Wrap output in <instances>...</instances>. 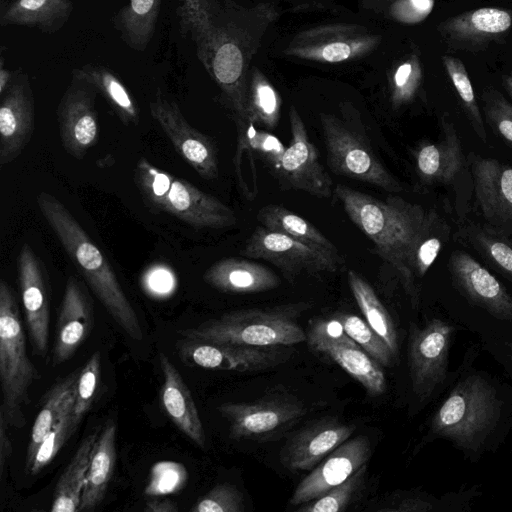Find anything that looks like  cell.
<instances>
[{"mask_svg":"<svg viewBox=\"0 0 512 512\" xmlns=\"http://www.w3.org/2000/svg\"><path fill=\"white\" fill-rule=\"evenodd\" d=\"M334 195L351 221L374 243L378 255L399 274L414 308L420 302L415 283L414 256L433 219L421 205L389 195L384 201L343 184Z\"/></svg>","mask_w":512,"mask_h":512,"instance_id":"6da1fadb","label":"cell"},{"mask_svg":"<svg viewBox=\"0 0 512 512\" xmlns=\"http://www.w3.org/2000/svg\"><path fill=\"white\" fill-rule=\"evenodd\" d=\"M36 204L66 254L113 320L130 338L142 340L139 318L98 245L56 196L42 191L36 196Z\"/></svg>","mask_w":512,"mask_h":512,"instance_id":"7a4b0ae2","label":"cell"},{"mask_svg":"<svg viewBox=\"0 0 512 512\" xmlns=\"http://www.w3.org/2000/svg\"><path fill=\"white\" fill-rule=\"evenodd\" d=\"M502 408L496 387L481 374L471 373L457 382L435 411L426 439H445L467 456L480 455Z\"/></svg>","mask_w":512,"mask_h":512,"instance_id":"3957f363","label":"cell"},{"mask_svg":"<svg viewBox=\"0 0 512 512\" xmlns=\"http://www.w3.org/2000/svg\"><path fill=\"white\" fill-rule=\"evenodd\" d=\"M310 307L309 302H296L271 308L240 309L179 333L183 338L217 343L255 347L293 346L306 340L297 319Z\"/></svg>","mask_w":512,"mask_h":512,"instance_id":"277c9868","label":"cell"},{"mask_svg":"<svg viewBox=\"0 0 512 512\" xmlns=\"http://www.w3.org/2000/svg\"><path fill=\"white\" fill-rule=\"evenodd\" d=\"M134 181L144 202L196 228L222 229L237 223L235 212L211 194L141 157Z\"/></svg>","mask_w":512,"mask_h":512,"instance_id":"5b68a950","label":"cell"},{"mask_svg":"<svg viewBox=\"0 0 512 512\" xmlns=\"http://www.w3.org/2000/svg\"><path fill=\"white\" fill-rule=\"evenodd\" d=\"M38 378L37 370L27 355L26 336L16 295L11 286L0 281V379L3 402L0 412L8 426L25 425L23 405Z\"/></svg>","mask_w":512,"mask_h":512,"instance_id":"8992f818","label":"cell"},{"mask_svg":"<svg viewBox=\"0 0 512 512\" xmlns=\"http://www.w3.org/2000/svg\"><path fill=\"white\" fill-rule=\"evenodd\" d=\"M217 410L229 424L231 439L256 442L277 439L307 412L304 403L286 391L272 392L251 402L224 403Z\"/></svg>","mask_w":512,"mask_h":512,"instance_id":"52a82bcc","label":"cell"},{"mask_svg":"<svg viewBox=\"0 0 512 512\" xmlns=\"http://www.w3.org/2000/svg\"><path fill=\"white\" fill-rule=\"evenodd\" d=\"M320 124L327 163L333 173L388 192L398 193L403 190L398 180L385 168L367 141L358 133L329 114L320 115Z\"/></svg>","mask_w":512,"mask_h":512,"instance_id":"ba28073f","label":"cell"},{"mask_svg":"<svg viewBox=\"0 0 512 512\" xmlns=\"http://www.w3.org/2000/svg\"><path fill=\"white\" fill-rule=\"evenodd\" d=\"M456 327L433 318L422 327L411 323L408 365L412 392L420 401L428 400L447 377L449 353Z\"/></svg>","mask_w":512,"mask_h":512,"instance_id":"9c48e42d","label":"cell"},{"mask_svg":"<svg viewBox=\"0 0 512 512\" xmlns=\"http://www.w3.org/2000/svg\"><path fill=\"white\" fill-rule=\"evenodd\" d=\"M306 341L311 350L339 365L370 396H380L386 391L387 382L382 366L346 334L334 317L331 320H313Z\"/></svg>","mask_w":512,"mask_h":512,"instance_id":"30bf717a","label":"cell"},{"mask_svg":"<svg viewBox=\"0 0 512 512\" xmlns=\"http://www.w3.org/2000/svg\"><path fill=\"white\" fill-rule=\"evenodd\" d=\"M177 351L188 365L209 370L257 372L287 362L294 354L289 346L255 347L184 338Z\"/></svg>","mask_w":512,"mask_h":512,"instance_id":"8fae6325","label":"cell"},{"mask_svg":"<svg viewBox=\"0 0 512 512\" xmlns=\"http://www.w3.org/2000/svg\"><path fill=\"white\" fill-rule=\"evenodd\" d=\"M151 117L159 124L179 155L205 180L219 176L217 149L210 137L195 129L176 101L159 88L149 101Z\"/></svg>","mask_w":512,"mask_h":512,"instance_id":"7c38bea8","label":"cell"},{"mask_svg":"<svg viewBox=\"0 0 512 512\" xmlns=\"http://www.w3.org/2000/svg\"><path fill=\"white\" fill-rule=\"evenodd\" d=\"M242 255L272 263L291 280L298 274L335 272L342 261L284 233L258 226L250 235Z\"/></svg>","mask_w":512,"mask_h":512,"instance_id":"4fadbf2b","label":"cell"},{"mask_svg":"<svg viewBox=\"0 0 512 512\" xmlns=\"http://www.w3.org/2000/svg\"><path fill=\"white\" fill-rule=\"evenodd\" d=\"M95 88L72 77L57 107L59 135L64 150L82 160L99 137Z\"/></svg>","mask_w":512,"mask_h":512,"instance_id":"5bb4252c","label":"cell"},{"mask_svg":"<svg viewBox=\"0 0 512 512\" xmlns=\"http://www.w3.org/2000/svg\"><path fill=\"white\" fill-rule=\"evenodd\" d=\"M291 140L283 154L280 174L293 189L328 198L334 194L333 182L319 161L305 124L294 107L289 110Z\"/></svg>","mask_w":512,"mask_h":512,"instance_id":"9a60e30c","label":"cell"},{"mask_svg":"<svg viewBox=\"0 0 512 512\" xmlns=\"http://www.w3.org/2000/svg\"><path fill=\"white\" fill-rule=\"evenodd\" d=\"M18 279L26 324L33 348L45 356L48 348L50 323V285L42 261L25 243L17 257Z\"/></svg>","mask_w":512,"mask_h":512,"instance_id":"2e32d148","label":"cell"},{"mask_svg":"<svg viewBox=\"0 0 512 512\" xmlns=\"http://www.w3.org/2000/svg\"><path fill=\"white\" fill-rule=\"evenodd\" d=\"M448 269L456 289L467 301L498 320H512V296L506 287L468 253L457 250Z\"/></svg>","mask_w":512,"mask_h":512,"instance_id":"e0dca14e","label":"cell"},{"mask_svg":"<svg viewBox=\"0 0 512 512\" xmlns=\"http://www.w3.org/2000/svg\"><path fill=\"white\" fill-rule=\"evenodd\" d=\"M372 454L368 437L349 438L326 456L297 485L289 505L293 507L311 501L339 485L361 466L367 464Z\"/></svg>","mask_w":512,"mask_h":512,"instance_id":"ac0fdd59","label":"cell"},{"mask_svg":"<svg viewBox=\"0 0 512 512\" xmlns=\"http://www.w3.org/2000/svg\"><path fill=\"white\" fill-rule=\"evenodd\" d=\"M355 428L332 417L314 420L287 439L279 453L280 462L292 472L312 470L349 439Z\"/></svg>","mask_w":512,"mask_h":512,"instance_id":"d6986e66","label":"cell"},{"mask_svg":"<svg viewBox=\"0 0 512 512\" xmlns=\"http://www.w3.org/2000/svg\"><path fill=\"white\" fill-rule=\"evenodd\" d=\"M0 166L17 159L30 142L35 128V105L25 74L15 76L1 96Z\"/></svg>","mask_w":512,"mask_h":512,"instance_id":"ffe728a7","label":"cell"},{"mask_svg":"<svg viewBox=\"0 0 512 512\" xmlns=\"http://www.w3.org/2000/svg\"><path fill=\"white\" fill-rule=\"evenodd\" d=\"M472 176L485 220L499 233L512 234V167L492 158L477 157Z\"/></svg>","mask_w":512,"mask_h":512,"instance_id":"44dd1931","label":"cell"},{"mask_svg":"<svg viewBox=\"0 0 512 512\" xmlns=\"http://www.w3.org/2000/svg\"><path fill=\"white\" fill-rule=\"evenodd\" d=\"M94 322L93 305L83 284L69 276L60 306L52 365L68 361L90 334Z\"/></svg>","mask_w":512,"mask_h":512,"instance_id":"7402d4cb","label":"cell"},{"mask_svg":"<svg viewBox=\"0 0 512 512\" xmlns=\"http://www.w3.org/2000/svg\"><path fill=\"white\" fill-rule=\"evenodd\" d=\"M163 375L161 403L174 425L198 447H206L205 431L194 399L181 374L163 353H159Z\"/></svg>","mask_w":512,"mask_h":512,"instance_id":"603a6c76","label":"cell"},{"mask_svg":"<svg viewBox=\"0 0 512 512\" xmlns=\"http://www.w3.org/2000/svg\"><path fill=\"white\" fill-rule=\"evenodd\" d=\"M211 287L224 293L252 294L275 289L279 277L266 266L242 258H225L210 266L203 275Z\"/></svg>","mask_w":512,"mask_h":512,"instance_id":"cb8c5ba5","label":"cell"},{"mask_svg":"<svg viewBox=\"0 0 512 512\" xmlns=\"http://www.w3.org/2000/svg\"><path fill=\"white\" fill-rule=\"evenodd\" d=\"M414 158L417 173L425 183L451 182L463 164L461 143L454 126L444 121L441 139L422 143L416 149Z\"/></svg>","mask_w":512,"mask_h":512,"instance_id":"d4e9b609","label":"cell"},{"mask_svg":"<svg viewBox=\"0 0 512 512\" xmlns=\"http://www.w3.org/2000/svg\"><path fill=\"white\" fill-rule=\"evenodd\" d=\"M215 32L208 72L228 98L236 120L247 121V96L240 86L244 64L242 52L221 29L216 28Z\"/></svg>","mask_w":512,"mask_h":512,"instance_id":"484cf974","label":"cell"},{"mask_svg":"<svg viewBox=\"0 0 512 512\" xmlns=\"http://www.w3.org/2000/svg\"><path fill=\"white\" fill-rule=\"evenodd\" d=\"M116 424L108 419L91 453L79 511L94 510L104 499L116 462Z\"/></svg>","mask_w":512,"mask_h":512,"instance_id":"4316f807","label":"cell"},{"mask_svg":"<svg viewBox=\"0 0 512 512\" xmlns=\"http://www.w3.org/2000/svg\"><path fill=\"white\" fill-rule=\"evenodd\" d=\"M73 9L72 0H14L3 11L1 23L53 33L65 25Z\"/></svg>","mask_w":512,"mask_h":512,"instance_id":"83f0119b","label":"cell"},{"mask_svg":"<svg viewBox=\"0 0 512 512\" xmlns=\"http://www.w3.org/2000/svg\"><path fill=\"white\" fill-rule=\"evenodd\" d=\"M71 75L92 85L107 100L123 124L134 126L139 124L138 104L112 70L102 65L86 64L73 69Z\"/></svg>","mask_w":512,"mask_h":512,"instance_id":"f1b7e54d","label":"cell"},{"mask_svg":"<svg viewBox=\"0 0 512 512\" xmlns=\"http://www.w3.org/2000/svg\"><path fill=\"white\" fill-rule=\"evenodd\" d=\"M99 433L95 430L84 438L59 477L53 493L52 512L79 511L91 453Z\"/></svg>","mask_w":512,"mask_h":512,"instance_id":"f546056e","label":"cell"},{"mask_svg":"<svg viewBox=\"0 0 512 512\" xmlns=\"http://www.w3.org/2000/svg\"><path fill=\"white\" fill-rule=\"evenodd\" d=\"M256 218L262 226L284 233L342 261L335 245L308 220L293 211L281 205L268 204L258 211Z\"/></svg>","mask_w":512,"mask_h":512,"instance_id":"4dcf8cb0","label":"cell"},{"mask_svg":"<svg viewBox=\"0 0 512 512\" xmlns=\"http://www.w3.org/2000/svg\"><path fill=\"white\" fill-rule=\"evenodd\" d=\"M162 0H128L113 24L122 40L135 51H144L153 39Z\"/></svg>","mask_w":512,"mask_h":512,"instance_id":"1f68e13d","label":"cell"},{"mask_svg":"<svg viewBox=\"0 0 512 512\" xmlns=\"http://www.w3.org/2000/svg\"><path fill=\"white\" fill-rule=\"evenodd\" d=\"M80 370H76L56 383L47 393L45 402L39 411L31 429L27 447L25 468L31 467L35 455L44 437L62 416L69 402L74 397Z\"/></svg>","mask_w":512,"mask_h":512,"instance_id":"d6a6232c","label":"cell"},{"mask_svg":"<svg viewBox=\"0 0 512 512\" xmlns=\"http://www.w3.org/2000/svg\"><path fill=\"white\" fill-rule=\"evenodd\" d=\"M177 14L182 31L191 35L197 55L210 68L216 27L211 0H178Z\"/></svg>","mask_w":512,"mask_h":512,"instance_id":"836d02e7","label":"cell"},{"mask_svg":"<svg viewBox=\"0 0 512 512\" xmlns=\"http://www.w3.org/2000/svg\"><path fill=\"white\" fill-rule=\"evenodd\" d=\"M347 280L366 322L386 342L393 354L398 352V336L393 319L372 286L356 271L349 269Z\"/></svg>","mask_w":512,"mask_h":512,"instance_id":"e575fe53","label":"cell"},{"mask_svg":"<svg viewBox=\"0 0 512 512\" xmlns=\"http://www.w3.org/2000/svg\"><path fill=\"white\" fill-rule=\"evenodd\" d=\"M512 25L511 14L499 8H480L453 19L447 29L460 38L485 37L507 31Z\"/></svg>","mask_w":512,"mask_h":512,"instance_id":"d590c367","label":"cell"},{"mask_svg":"<svg viewBox=\"0 0 512 512\" xmlns=\"http://www.w3.org/2000/svg\"><path fill=\"white\" fill-rule=\"evenodd\" d=\"M367 464L322 496L297 506L298 512H342L361 495L365 485Z\"/></svg>","mask_w":512,"mask_h":512,"instance_id":"8d00e7d4","label":"cell"},{"mask_svg":"<svg viewBox=\"0 0 512 512\" xmlns=\"http://www.w3.org/2000/svg\"><path fill=\"white\" fill-rule=\"evenodd\" d=\"M334 318L340 322L346 334L382 367L392 364L396 356L366 320L349 313H337Z\"/></svg>","mask_w":512,"mask_h":512,"instance_id":"74e56055","label":"cell"},{"mask_svg":"<svg viewBox=\"0 0 512 512\" xmlns=\"http://www.w3.org/2000/svg\"><path fill=\"white\" fill-rule=\"evenodd\" d=\"M280 117V99L273 86L262 77L254 79L247 98V121L274 130Z\"/></svg>","mask_w":512,"mask_h":512,"instance_id":"f35d334b","label":"cell"},{"mask_svg":"<svg viewBox=\"0 0 512 512\" xmlns=\"http://www.w3.org/2000/svg\"><path fill=\"white\" fill-rule=\"evenodd\" d=\"M444 66L450 79L463 103L470 123L476 135L482 142L487 140V132L484 120L481 116L479 106L476 101L474 90L463 63L451 56L443 57Z\"/></svg>","mask_w":512,"mask_h":512,"instance_id":"ab89813d","label":"cell"},{"mask_svg":"<svg viewBox=\"0 0 512 512\" xmlns=\"http://www.w3.org/2000/svg\"><path fill=\"white\" fill-rule=\"evenodd\" d=\"M74 397L69 402L62 416L41 442L33 463L27 471L31 475L38 474L50 464L77 428L73 417Z\"/></svg>","mask_w":512,"mask_h":512,"instance_id":"60d3db41","label":"cell"},{"mask_svg":"<svg viewBox=\"0 0 512 512\" xmlns=\"http://www.w3.org/2000/svg\"><path fill=\"white\" fill-rule=\"evenodd\" d=\"M472 243L492 265L512 281V243L501 235L472 229Z\"/></svg>","mask_w":512,"mask_h":512,"instance_id":"b9f144b4","label":"cell"},{"mask_svg":"<svg viewBox=\"0 0 512 512\" xmlns=\"http://www.w3.org/2000/svg\"><path fill=\"white\" fill-rule=\"evenodd\" d=\"M100 353L95 351L80 369L73 405V417L76 426L90 409L100 380Z\"/></svg>","mask_w":512,"mask_h":512,"instance_id":"7bdbcfd3","label":"cell"},{"mask_svg":"<svg viewBox=\"0 0 512 512\" xmlns=\"http://www.w3.org/2000/svg\"><path fill=\"white\" fill-rule=\"evenodd\" d=\"M235 121L237 130L245 135L254 153L279 172L281 160L286 149L281 141L269 132L258 130L254 127L253 123L243 120Z\"/></svg>","mask_w":512,"mask_h":512,"instance_id":"ee69618b","label":"cell"},{"mask_svg":"<svg viewBox=\"0 0 512 512\" xmlns=\"http://www.w3.org/2000/svg\"><path fill=\"white\" fill-rule=\"evenodd\" d=\"M190 510L192 512H243V494L230 483L217 484L199 498Z\"/></svg>","mask_w":512,"mask_h":512,"instance_id":"f6af8a7d","label":"cell"},{"mask_svg":"<svg viewBox=\"0 0 512 512\" xmlns=\"http://www.w3.org/2000/svg\"><path fill=\"white\" fill-rule=\"evenodd\" d=\"M254 151L245 135L237 130V146L234 165L238 184L246 198L252 200L258 193Z\"/></svg>","mask_w":512,"mask_h":512,"instance_id":"bcb514c9","label":"cell"},{"mask_svg":"<svg viewBox=\"0 0 512 512\" xmlns=\"http://www.w3.org/2000/svg\"><path fill=\"white\" fill-rule=\"evenodd\" d=\"M364 42L330 39L317 45L296 48L295 54L301 57L336 63L349 59L364 49Z\"/></svg>","mask_w":512,"mask_h":512,"instance_id":"7dc6e473","label":"cell"},{"mask_svg":"<svg viewBox=\"0 0 512 512\" xmlns=\"http://www.w3.org/2000/svg\"><path fill=\"white\" fill-rule=\"evenodd\" d=\"M483 101L488 123L512 146V105L495 90L486 91Z\"/></svg>","mask_w":512,"mask_h":512,"instance_id":"c3c4849f","label":"cell"},{"mask_svg":"<svg viewBox=\"0 0 512 512\" xmlns=\"http://www.w3.org/2000/svg\"><path fill=\"white\" fill-rule=\"evenodd\" d=\"M186 480V470L180 463L160 462L151 470L146 494L164 495L181 489Z\"/></svg>","mask_w":512,"mask_h":512,"instance_id":"681fc988","label":"cell"},{"mask_svg":"<svg viewBox=\"0 0 512 512\" xmlns=\"http://www.w3.org/2000/svg\"><path fill=\"white\" fill-rule=\"evenodd\" d=\"M420 81V70L414 61L402 63L393 76L392 102L395 107L411 101Z\"/></svg>","mask_w":512,"mask_h":512,"instance_id":"f907efd6","label":"cell"},{"mask_svg":"<svg viewBox=\"0 0 512 512\" xmlns=\"http://www.w3.org/2000/svg\"><path fill=\"white\" fill-rule=\"evenodd\" d=\"M430 232L421 239L414 256L415 275L420 278L432 266L443 247L441 238L430 235Z\"/></svg>","mask_w":512,"mask_h":512,"instance_id":"816d5d0a","label":"cell"},{"mask_svg":"<svg viewBox=\"0 0 512 512\" xmlns=\"http://www.w3.org/2000/svg\"><path fill=\"white\" fill-rule=\"evenodd\" d=\"M8 424L0 412V477L3 476L4 467L12 453V444L8 436Z\"/></svg>","mask_w":512,"mask_h":512,"instance_id":"f5cc1de1","label":"cell"},{"mask_svg":"<svg viewBox=\"0 0 512 512\" xmlns=\"http://www.w3.org/2000/svg\"><path fill=\"white\" fill-rule=\"evenodd\" d=\"M144 510L149 512H177L179 508L177 503L169 498H151L146 502Z\"/></svg>","mask_w":512,"mask_h":512,"instance_id":"db71d44e","label":"cell"},{"mask_svg":"<svg viewBox=\"0 0 512 512\" xmlns=\"http://www.w3.org/2000/svg\"><path fill=\"white\" fill-rule=\"evenodd\" d=\"M14 79L13 73L5 69L3 66L0 68V94L1 96L5 93L8 87L11 85Z\"/></svg>","mask_w":512,"mask_h":512,"instance_id":"11a10c76","label":"cell"},{"mask_svg":"<svg viewBox=\"0 0 512 512\" xmlns=\"http://www.w3.org/2000/svg\"><path fill=\"white\" fill-rule=\"evenodd\" d=\"M504 83L508 93L512 97V73L505 77Z\"/></svg>","mask_w":512,"mask_h":512,"instance_id":"9f6ffc18","label":"cell"},{"mask_svg":"<svg viewBox=\"0 0 512 512\" xmlns=\"http://www.w3.org/2000/svg\"><path fill=\"white\" fill-rule=\"evenodd\" d=\"M508 348H509V351H510V354H511V358H512V343H508Z\"/></svg>","mask_w":512,"mask_h":512,"instance_id":"6f0895ef","label":"cell"}]
</instances>
